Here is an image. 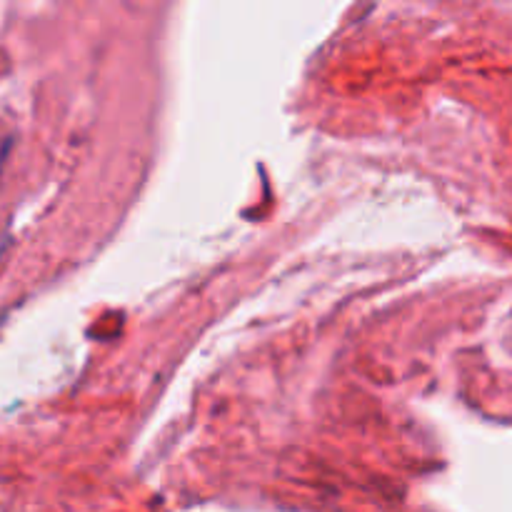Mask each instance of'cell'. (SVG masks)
I'll return each instance as SVG.
<instances>
[{"label":"cell","mask_w":512,"mask_h":512,"mask_svg":"<svg viewBox=\"0 0 512 512\" xmlns=\"http://www.w3.org/2000/svg\"><path fill=\"white\" fill-rule=\"evenodd\" d=\"M8 140H0V170H3V163H5V155H8Z\"/></svg>","instance_id":"cell-1"}]
</instances>
